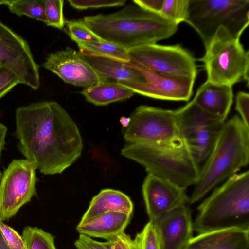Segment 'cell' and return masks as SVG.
Masks as SVG:
<instances>
[{
    "instance_id": "obj_16",
    "label": "cell",
    "mask_w": 249,
    "mask_h": 249,
    "mask_svg": "<svg viewBox=\"0 0 249 249\" xmlns=\"http://www.w3.org/2000/svg\"><path fill=\"white\" fill-rule=\"evenodd\" d=\"M154 223L161 249H184L193 237L191 212L187 204L176 207Z\"/></svg>"
},
{
    "instance_id": "obj_25",
    "label": "cell",
    "mask_w": 249,
    "mask_h": 249,
    "mask_svg": "<svg viewBox=\"0 0 249 249\" xmlns=\"http://www.w3.org/2000/svg\"><path fill=\"white\" fill-rule=\"evenodd\" d=\"M22 237L26 249H57L54 236L36 227H25Z\"/></svg>"
},
{
    "instance_id": "obj_39",
    "label": "cell",
    "mask_w": 249,
    "mask_h": 249,
    "mask_svg": "<svg viewBox=\"0 0 249 249\" xmlns=\"http://www.w3.org/2000/svg\"><path fill=\"white\" fill-rule=\"evenodd\" d=\"M2 176V173L1 172H0V182H1Z\"/></svg>"
},
{
    "instance_id": "obj_37",
    "label": "cell",
    "mask_w": 249,
    "mask_h": 249,
    "mask_svg": "<svg viewBox=\"0 0 249 249\" xmlns=\"http://www.w3.org/2000/svg\"><path fill=\"white\" fill-rule=\"evenodd\" d=\"M0 249H11L5 242L0 231Z\"/></svg>"
},
{
    "instance_id": "obj_3",
    "label": "cell",
    "mask_w": 249,
    "mask_h": 249,
    "mask_svg": "<svg viewBox=\"0 0 249 249\" xmlns=\"http://www.w3.org/2000/svg\"><path fill=\"white\" fill-rule=\"evenodd\" d=\"M249 162V127L235 115L224 123L199 176L189 203L202 199Z\"/></svg>"
},
{
    "instance_id": "obj_36",
    "label": "cell",
    "mask_w": 249,
    "mask_h": 249,
    "mask_svg": "<svg viewBox=\"0 0 249 249\" xmlns=\"http://www.w3.org/2000/svg\"><path fill=\"white\" fill-rule=\"evenodd\" d=\"M7 131V128L3 124L0 123V160L1 152L4 148L5 139Z\"/></svg>"
},
{
    "instance_id": "obj_10",
    "label": "cell",
    "mask_w": 249,
    "mask_h": 249,
    "mask_svg": "<svg viewBox=\"0 0 249 249\" xmlns=\"http://www.w3.org/2000/svg\"><path fill=\"white\" fill-rule=\"evenodd\" d=\"M128 121L124 133L128 143L172 142L181 138L175 110L141 105Z\"/></svg>"
},
{
    "instance_id": "obj_7",
    "label": "cell",
    "mask_w": 249,
    "mask_h": 249,
    "mask_svg": "<svg viewBox=\"0 0 249 249\" xmlns=\"http://www.w3.org/2000/svg\"><path fill=\"white\" fill-rule=\"evenodd\" d=\"M199 60L204 63L207 81L232 87L244 80L249 86V51L226 28L217 30Z\"/></svg>"
},
{
    "instance_id": "obj_11",
    "label": "cell",
    "mask_w": 249,
    "mask_h": 249,
    "mask_svg": "<svg viewBox=\"0 0 249 249\" xmlns=\"http://www.w3.org/2000/svg\"><path fill=\"white\" fill-rule=\"evenodd\" d=\"M36 167L26 159H14L4 170L0 184V219L13 217L36 195Z\"/></svg>"
},
{
    "instance_id": "obj_17",
    "label": "cell",
    "mask_w": 249,
    "mask_h": 249,
    "mask_svg": "<svg viewBox=\"0 0 249 249\" xmlns=\"http://www.w3.org/2000/svg\"><path fill=\"white\" fill-rule=\"evenodd\" d=\"M83 58L105 80L118 83H145L143 74L131 62H123L80 50Z\"/></svg>"
},
{
    "instance_id": "obj_31",
    "label": "cell",
    "mask_w": 249,
    "mask_h": 249,
    "mask_svg": "<svg viewBox=\"0 0 249 249\" xmlns=\"http://www.w3.org/2000/svg\"><path fill=\"white\" fill-rule=\"evenodd\" d=\"M0 231L5 242L11 249H26L22 236L0 219Z\"/></svg>"
},
{
    "instance_id": "obj_5",
    "label": "cell",
    "mask_w": 249,
    "mask_h": 249,
    "mask_svg": "<svg viewBox=\"0 0 249 249\" xmlns=\"http://www.w3.org/2000/svg\"><path fill=\"white\" fill-rule=\"evenodd\" d=\"M121 154L144 167L148 174L182 187L194 185L200 167L182 138L167 142L128 143Z\"/></svg>"
},
{
    "instance_id": "obj_18",
    "label": "cell",
    "mask_w": 249,
    "mask_h": 249,
    "mask_svg": "<svg viewBox=\"0 0 249 249\" xmlns=\"http://www.w3.org/2000/svg\"><path fill=\"white\" fill-rule=\"evenodd\" d=\"M232 87L208 81L198 89L193 100L207 113L226 121L233 102Z\"/></svg>"
},
{
    "instance_id": "obj_24",
    "label": "cell",
    "mask_w": 249,
    "mask_h": 249,
    "mask_svg": "<svg viewBox=\"0 0 249 249\" xmlns=\"http://www.w3.org/2000/svg\"><path fill=\"white\" fill-rule=\"evenodd\" d=\"M77 44L80 50L123 62L130 61L126 49L109 42H79Z\"/></svg>"
},
{
    "instance_id": "obj_15",
    "label": "cell",
    "mask_w": 249,
    "mask_h": 249,
    "mask_svg": "<svg viewBox=\"0 0 249 249\" xmlns=\"http://www.w3.org/2000/svg\"><path fill=\"white\" fill-rule=\"evenodd\" d=\"M42 67L65 82L76 86L86 88L106 81L82 58L79 52L70 47L49 54Z\"/></svg>"
},
{
    "instance_id": "obj_35",
    "label": "cell",
    "mask_w": 249,
    "mask_h": 249,
    "mask_svg": "<svg viewBox=\"0 0 249 249\" xmlns=\"http://www.w3.org/2000/svg\"><path fill=\"white\" fill-rule=\"evenodd\" d=\"M113 249H138L134 240L124 232L113 239Z\"/></svg>"
},
{
    "instance_id": "obj_23",
    "label": "cell",
    "mask_w": 249,
    "mask_h": 249,
    "mask_svg": "<svg viewBox=\"0 0 249 249\" xmlns=\"http://www.w3.org/2000/svg\"><path fill=\"white\" fill-rule=\"evenodd\" d=\"M4 5L18 16H26L45 24L47 22L44 0H4Z\"/></svg>"
},
{
    "instance_id": "obj_9",
    "label": "cell",
    "mask_w": 249,
    "mask_h": 249,
    "mask_svg": "<svg viewBox=\"0 0 249 249\" xmlns=\"http://www.w3.org/2000/svg\"><path fill=\"white\" fill-rule=\"evenodd\" d=\"M130 61L151 71L196 79L197 71L193 56L180 45L149 44L127 50Z\"/></svg>"
},
{
    "instance_id": "obj_4",
    "label": "cell",
    "mask_w": 249,
    "mask_h": 249,
    "mask_svg": "<svg viewBox=\"0 0 249 249\" xmlns=\"http://www.w3.org/2000/svg\"><path fill=\"white\" fill-rule=\"evenodd\" d=\"M194 230L198 234L228 229L249 230V172L237 173L215 187L198 207Z\"/></svg>"
},
{
    "instance_id": "obj_21",
    "label": "cell",
    "mask_w": 249,
    "mask_h": 249,
    "mask_svg": "<svg viewBox=\"0 0 249 249\" xmlns=\"http://www.w3.org/2000/svg\"><path fill=\"white\" fill-rule=\"evenodd\" d=\"M133 211V203L126 195L118 190L105 189L92 198L80 222L109 212H122L132 215Z\"/></svg>"
},
{
    "instance_id": "obj_1",
    "label": "cell",
    "mask_w": 249,
    "mask_h": 249,
    "mask_svg": "<svg viewBox=\"0 0 249 249\" xmlns=\"http://www.w3.org/2000/svg\"><path fill=\"white\" fill-rule=\"evenodd\" d=\"M14 135L26 159L44 175L60 174L80 157L79 130L72 118L55 101H41L18 107Z\"/></svg>"
},
{
    "instance_id": "obj_38",
    "label": "cell",
    "mask_w": 249,
    "mask_h": 249,
    "mask_svg": "<svg viewBox=\"0 0 249 249\" xmlns=\"http://www.w3.org/2000/svg\"><path fill=\"white\" fill-rule=\"evenodd\" d=\"M3 4L4 5V0H0V6Z\"/></svg>"
},
{
    "instance_id": "obj_30",
    "label": "cell",
    "mask_w": 249,
    "mask_h": 249,
    "mask_svg": "<svg viewBox=\"0 0 249 249\" xmlns=\"http://www.w3.org/2000/svg\"><path fill=\"white\" fill-rule=\"evenodd\" d=\"M71 6L78 10L89 8L120 6L124 5L126 0H69Z\"/></svg>"
},
{
    "instance_id": "obj_13",
    "label": "cell",
    "mask_w": 249,
    "mask_h": 249,
    "mask_svg": "<svg viewBox=\"0 0 249 249\" xmlns=\"http://www.w3.org/2000/svg\"><path fill=\"white\" fill-rule=\"evenodd\" d=\"M131 62L145 76L146 82L120 84L134 93L154 99L172 101H188L192 96L195 79L157 73Z\"/></svg>"
},
{
    "instance_id": "obj_34",
    "label": "cell",
    "mask_w": 249,
    "mask_h": 249,
    "mask_svg": "<svg viewBox=\"0 0 249 249\" xmlns=\"http://www.w3.org/2000/svg\"><path fill=\"white\" fill-rule=\"evenodd\" d=\"M235 109L240 115V117L246 124L249 127V94L244 91L237 93L235 98Z\"/></svg>"
},
{
    "instance_id": "obj_14",
    "label": "cell",
    "mask_w": 249,
    "mask_h": 249,
    "mask_svg": "<svg viewBox=\"0 0 249 249\" xmlns=\"http://www.w3.org/2000/svg\"><path fill=\"white\" fill-rule=\"evenodd\" d=\"M186 190L169 180L148 174L142 191L149 221L155 222L176 207L189 203Z\"/></svg>"
},
{
    "instance_id": "obj_27",
    "label": "cell",
    "mask_w": 249,
    "mask_h": 249,
    "mask_svg": "<svg viewBox=\"0 0 249 249\" xmlns=\"http://www.w3.org/2000/svg\"><path fill=\"white\" fill-rule=\"evenodd\" d=\"M68 35L76 43L79 42H100L103 40L93 33L83 20L65 21Z\"/></svg>"
},
{
    "instance_id": "obj_29",
    "label": "cell",
    "mask_w": 249,
    "mask_h": 249,
    "mask_svg": "<svg viewBox=\"0 0 249 249\" xmlns=\"http://www.w3.org/2000/svg\"><path fill=\"white\" fill-rule=\"evenodd\" d=\"M63 0H44L48 26L62 29L65 23L63 16Z\"/></svg>"
},
{
    "instance_id": "obj_2",
    "label": "cell",
    "mask_w": 249,
    "mask_h": 249,
    "mask_svg": "<svg viewBox=\"0 0 249 249\" xmlns=\"http://www.w3.org/2000/svg\"><path fill=\"white\" fill-rule=\"evenodd\" d=\"M83 22L103 40L127 50L172 36L178 25L134 4L116 12L86 16Z\"/></svg>"
},
{
    "instance_id": "obj_12",
    "label": "cell",
    "mask_w": 249,
    "mask_h": 249,
    "mask_svg": "<svg viewBox=\"0 0 249 249\" xmlns=\"http://www.w3.org/2000/svg\"><path fill=\"white\" fill-rule=\"evenodd\" d=\"M0 65L33 89L40 86L39 66L27 41L0 21Z\"/></svg>"
},
{
    "instance_id": "obj_6",
    "label": "cell",
    "mask_w": 249,
    "mask_h": 249,
    "mask_svg": "<svg viewBox=\"0 0 249 249\" xmlns=\"http://www.w3.org/2000/svg\"><path fill=\"white\" fill-rule=\"evenodd\" d=\"M185 22L198 33L205 48L222 27L240 38L249 23V0H189Z\"/></svg>"
},
{
    "instance_id": "obj_19",
    "label": "cell",
    "mask_w": 249,
    "mask_h": 249,
    "mask_svg": "<svg viewBox=\"0 0 249 249\" xmlns=\"http://www.w3.org/2000/svg\"><path fill=\"white\" fill-rule=\"evenodd\" d=\"M184 249H249V230L232 228L198 234Z\"/></svg>"
},
{
    "instance_id": "obj_26",
    "label": "cell",
    "mask_w": 249,
    "mask_h": 249,
    "mask_svg": "<svg viewBox=\"0 0 249 249\" xmlns=\"http://www.w3.org/2000/svg\"><path fill=\"white\" fill-rule=\"evenodd\" d=\"M189 1V0H163L158 15L178 25L187 18Z\"/></svg>"
},
{
    "instance_id": "obj_22",
    "label": "cell",
    "mask_w": 249,
    "mask_h": 249,
    "mask_svg": "<svg viewBox=\"0 0 249 249\" xmlns=\"http://www.w3.org/2000/svg\"><path fill=\"white\" fill-rule=\"evenodd\" d=\"M81 93L88 102L96 106H105L127 99L135 93L117 82L107 80L84 88Z\"/></svg>"
},
{
    "instance_id": "obj_33",
    "label": "cell",
    "mask_w": 249,
    "mask_h": 249,
    "mask_svg": "<svg viewBox=\"0 0 249 249\" xmlns=\"http://www.w3.org/2000/svg\"><path fill=\"white\" fill-rule=\"evenodd\" d=\"M76 249H113V240L99 242L90 237L80 234L74 242Z\"/></svg>"
},
{
    "instance_id": "obj_28",
    "label": "cell",
    "mask_w": 249,
    "mask_h": 249,
    "mask_svg": "<svg viewBox=\"0 0 249 249\" xmlns=\"http://www.w3.org/2000/svg\"><path fill=\"white\" fill-rule=\"evenodd\" d=\"M134 239L138 249H161L156 226L152 221H149Z\"/></svg>"
},
{
    "instance_id": "obj_8",
    "label": "cell",
    "mask_w": 249,
    "mask_h": 249,
    "mask_svg": "<svg viewBox=\"0 0 249 249\" xmlns=\"http://www.w3.org/2000/svg\"><path fill=\"white\" fill-rule=\"evenodd\" d=\"M175 110L180 136L200 166L209 155L226 121L207 113L193 100Z\"/></svg>"
},
{
    "instance_id": "obj_32",
    "label": "cell",
    "mask_w": 249,
    "mask_h": 249,
    "mask_svg": "<svg viewBox=\"0 0 249 249\" xmlns=\"http://www.w3.org/2000/svg\"><path fill=\"white\" fill-rule=\"evenodd\" d=\"M18 84V77L8 68L0 65V99Z\"/></svg>"
},
{
    "instance_id": "obj_20",
    "label": "cell",
    "mask_w": 249,
    "mask_h": 249,
    "mask_svg": "<svg viewBox=\"0 0 249 249\" xmlns=\"http://www.w3.org/2000/svg\"><path fill=\"white\" fill-rule=\"evenodd\" d=\"M131 215L122 212L107 213L86 221L80 222L76 229L80 234L90 237L112 240L124 232Z\"/></svg>"
}]
</instances>
